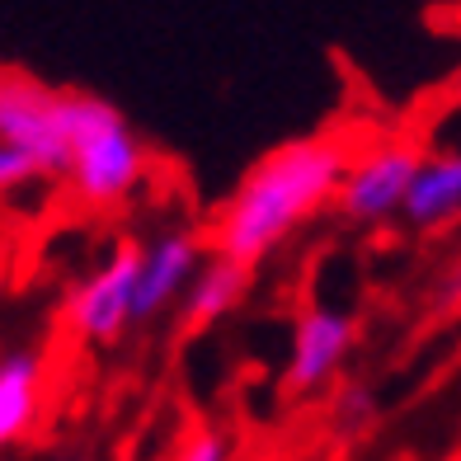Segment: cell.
I'll return each mask as SVG.
<instances>
[{
	"label": "cell",
	"instance_id": "cell-1",
	"mask_svg": "<svg viewBox=\"0 0 461 461\" xmlns=\"http://www.w3.org/2000/svg\"><path fill=\"white\" fill-rule=\"evenodd\" d=\"M348 160H353L348 141L334 132L297 137L264 151L217 207L207 245L245 268H259L325 203H334V188H339Z\"/></svg>",
	"mask_w": 461,
	"mask_h": 461
},
{
	"label": "cell",
	"instance_id": "cell-2",
	"mask_svg": "<svg viewBox=\"0 0 461 461\" xmlns=\"http://www.w3.org/2000/svg\"><path fill=\"white\" fill-rule=\"evenodd\" d=\"M57 122L67 141V179L86 207H118L146 184L151 151L118 104L90 90H57Z\"/></svg>",
	"mask_w": 461,
	"mask_h": 461
},
{
	"label": "cell",
	"instance_id": "cell-3",
	"mask_svg": "<svg viewBox=\"0 0 461 461\" xmlns=\"http://www.w3.org/2000/svg\"><path fill=\"white\" fill-rule=\"evenodd\" d=\"M137 268H141V240H118L99 259L95 274H86L61 306L71 339L80 344H118L132 330V297H137Z\"/></svg>",
	"mask_w": 461,
	"mask_h": 461
},
{
	"label": "cell",
	"instance_id": "cell-4",
	"mask_svg": "<svg viewBox=\"0 0 461 461\" xmlns=\"http://www.w3.org/2000/svg\"><path fill=\"white\" fill-rule=\"evenodd\" d=\"M424 151L410 141H382L372 151L353 156L334 188V207L353 226H376L386 217H401V203L410 194V179L419 170Z\"/></svg>",
	"mask_w": 461,
	"mask_h": 461
},
{
	"label": "cell",
	"instance_id": "cell-5",
	"mask_svg": "<svg viewBox=\"0 0 461 461\" xmlns=\"http://www.w3.org/2000/svg\"><path fill=\"white\" fill-rule=\"evenodd\" d=\"M353 339H358V325H353L344 306L311 302L297 316V325H292V348H287V367H283L287 395L325 391L339 376V367L348 363Z\"/></svg>",
	"mask_w": 461,
	"mask_h": 461
},
{
	"label": "cell",
	"instance_id": "cell-6",
	"mask_svg": "<svg viewBox=\"0 0 461 461\" xmlns=\"http://www.w3.org/2000/svg\"><path fill=\"white\" fill-rule=\"evenodd\" d=\"M207 255V240L194 226H165L141 245V268H137V297H132V330L156 325L170 306H179L188 278L198 274Z\"/></svg>",
	"mask_w": 461,
	"mask_h": 461
},
{
	"label": "cell",
	"instance_id": "cell-7",
	"mask_svg": "<svg viewBox=\"0 0 461 461\" xmlns=\"http://www.w3.org/2000/svg\"><path fill=\"white\" fill-rule=\"evenodd\" d=\"M0 141H10L24 156H33L48 179L67 175V141H61V122H57V90L43 86V80H33V76L10 71L5 90H0Z\"/></svg>",
	"mask_w": 461,
	"mask_h": 461
},
{
	"label": "cell",
	"instance_id": "cell-8",
	"mask_svg": "<svg viewBox=\"0 0 461 461\" xmlns=\"http://www.w3.org/2000/svg\"><path fill=\"white\" fill-rule=\"evenodd\" d=\"M249 283H255V268L226 259V255H217V249H207L198 274L188 278L184 297H179V330L203 334V330L221 325L226 316H236L240 302L249 297Z\"/></svg>",
	"mask_w": 461,
	"mask_h": 461
},
{
	"label": "cell",
	"instance_id": "cell-9",
	"mask_svg": "<svg viewBox=\"0 0 461 461\" xmlns=\"http://www.w3.org/2000/svg\"><path fill=\"white\" fill-rule=\"evenodd\" d=\"M48 401V358L38 348L0 353V452L19 447L38 429Z\"/></svg>",
	"mask_w": 461,
	"mask_h": 461
},
{
	"label": "cell",
	"instance_id": "cell-10",
	"mask_svg": "<svg viewBox=\"0 0 461 461\" xmlns=\"http://www.w3.org/2000/svg\"><path fill=\"white\" fill-rule=\"evenodd\" d=\"M401 217L419 230L447 226L461 217V151H438L419 160L410 194L401 203Z\"/></svg>",
	"mask_w": 461,
	"mask_h": 461
},
{
	"label": "cell",
	"instance_id": "cell-11",
	"mask_svg": "<svg viewBox=\"0 0 461 461\" xmlns=\"http://www.w3.org/2000/svg\"><path fill=\"white\" fill-rule=\"evenodd\" d=\"M43 165H38L33 156H24L19 146L10 141H0V198H10V194H24V188L33 184H43Z\"/></svg>",
	"mask_w": 461,
	"mask_h": 461
},
{
	"label": "cell",
	"instance_id": "cell-12",
	"mask_svg": "<svg viewBox=\"0 0 461 461\" xmlns=\"http://www.w3.org/2000/svg\"><path fill=\"white\" fill-rule=\"evenodd\" d=\"M376 424V395L367 386H344L339 401H334V429L344 433H363Z\"/></svg>",
	"mask_w": 461,
	"mask_h": 461
},
{
	"label": "cell",
	"instance_id": "cell-13",
	"mask_svg": "<svg viewBox=\"0 0 461 461\" xmlns=\"http://www.w3.org/2000/svg\"><path fill=\"white\" fill-rule=\"evenodd\" d=\"M230 456H236V443L221 429H198L194 438H184L170 461H230Z\"/></svg>",
	"mask_w": 461,
	"mask_h": 461
},
{
	"label": "cell",
	"instance_id": "cell-14",
	"mask_svg": "<svg viewBox=\"0 0 461 461\" xmlns=\"http://www.w3.org/2000/svg\"><path fill=\"white\" fill-rule=\"evenodd\" d=\"M5 287H10V255H5V245H0V297H5Z\"/></svg>",
	"mask_w": 461,
	"mask_h": 461
},
{
	"label": "cell",
	"instance_id": "cell-15",
	"mask_svg": "<svg viewBox=\"0 0 461 461\" xmlns=\"http://www.w3.org/2000/svg\"><path fill=\"white\" fill-rule=\"evenodd\" d=\"M5 80H10V71H5V67H0V90H5Z\"/></svg>",
	"mask_w": 461,
	"mask_h": 461
},
{
	"label": "cell",
	"instance_id": "cell-16",
	"mask_svg": "<svg viewBox=\"0 0 461 461\" xmlns=\"http://www.w3.org/2000/svg\"><path fill=\"white\" fill-rule=\"evenodd\" d=\"M61 461H90V456H61Z\"/></svg>",
	"mask_w": 461,
	"mask_h": 461
}]
</instances>
